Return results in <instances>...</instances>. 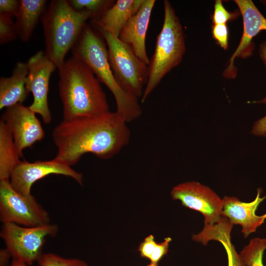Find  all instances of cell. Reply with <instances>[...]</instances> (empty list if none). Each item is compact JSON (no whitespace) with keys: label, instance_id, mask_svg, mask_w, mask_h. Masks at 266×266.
I'll list each match as a JSON object with an SVG mask.
<instances>
[{"label":"cell","instance_id":"obj_13","mask_svg":"<svg viewBox=\"0 0 266 266\" xmlns=\"http://www.w3.org/2000/svg\"><path fill=\"white\" fill-rule=\"evenodd\" d=\"M242 15L243 33L240 42L229 60L225 74L233 76V62L238 57L251 55L254 49L253 38L262 31H266V18L251 0H235Z\"/></svg>","mask_w":266,"mask_h":266},{"label":"cell","instance_id":"obj_29","mask_svg":"<svg viewBox=\"0 0 266 266\" xmlns=\"http://www.w3.org/2000/svg\"><path fill=\"white\" fill-rule=\"evenodd\" d=\"M157 243L153 235L150 234L146 237L138 247V251L140 257L149 259L153 249Z\"/></svg>","mask_w":266,"mask_h":266},{"label":"cell","instance_id":"obj_22","mask_svg":"<svg viewBox=\"0 0 266 266\" xmlns=\"http://www.w3.org/2000/svg\"><path fill=\"white\" fill-rule=\"evenodd\" d=\"M70 5L78 11L86 10L92 15V20H99L114 3L111 0H70Z\"/></svg>","mask_w":266,"mask_h":266},{"label":"cell","instance_id":"obj_14","mask_svg":"<svg viewBox=\"0 0 266 266\" xmlns=\"http://www.w3.org/2000/svg\"><path fill=\"white\" fill-rule=\"evenodd\" d=\"M261 189H258L255 199L250 202H242L233 196H225L222 199V215L227 217L233 225L241 226V233L244 238L255 232L266 219V213L261 216L256 214L258 206L266 199V196L261 198Z\"/></svg>","mask_w":266,"mask_h":266},{"label":"cell","instance_id":"obj_4","mask_svg":"<svg viewBox=\"0 0 266 266\" xmlns=\"http://www.w3.org/2000/svg\"><path fill=\"white\" fill-rule=\"evenodd\" d=\"M92 19L86 10L74 9L66 0H52L47 4L40 20L45 39L46 56L57 68L80 35L86 21Z\"/></svg>","mask_w":266,"mask_h":266},{"label":"cell","instance_id":"obj_9","mask_svg":"<svg viewBox=\"0 0 266 266\" xmlns=\"http://www.w3.org/2000/svg\"><path fill=\"white\" fill-rule=\"evenodd\" d=\"M27 64L28 73L26 88L29 93H32L33 98L29 107L41 117L45 124H48L52 120L48 103L49 80L57 67L43 51H39L31 56Z\"/></svg>","mask_w":266,"mask_h":266},{"label":"cell","instance_id":"obj_27","mask_svg":"<svg viewBox=\"0 0 266 266\" xmlns=\"http://www.w3.org/2000/svg\"><path fill=\"white\" fill-rule=\"evenodd\" d=\"M213 37L224 49L228 48L229 30L226 24L213 25L212 28Z\"/></svg>","mask_w":266,"mask_h":266},{"label":"cell","instance_id":"obj_1","mask_svg":"<svg viewBox=\"0 0 266 266\" xmlns=\"http://www.w3.org/2000/svg\"><path fill=\"white\" fill-rule=\"evenodd\" d=\"M127 123L117 111L63 120L52 132L58 150L55 159L71 166L86 153L111 158L129 142Z\"/></svg>","mask_w":266,"mask_h":266},{"label":"cell","instance_id":"obj_28","mask_svg":"<svg viewBox=\"0 0 266 266\" xmlns=\"http://www.w3.org/2000/svg\"><path fill=\"white\" fill-rule=\"evenodd\" d=\"M260 54L263 61L266 63V42L261 45ZM260 102L266 103V97ZM252 133L257 135L266 136V115L256 122Z\"/></svg>","mask_w":266,"mask_h":266},{"label":"cell","instance_id":"obj_6","mask_svg":"<svg viewBox=\"0 0 266 266\" xmlns=\"http://www.w3.org/2000/svg\"><path fill=\"white\" fill-rule=\"evenodd\" d=\"M92 26L107 45L109 62L116 80L128 93L138 99L148 77V65L135 54L132 47L105 30L96 20Z\"/></svg>","mask_w":266,"mask_h":266},{"label":"cell","instance_id":"obj_17","mask_svg":"<svg viewBox=\"0 0 266 266\" xmlns=\"http://www.w3.org/2000/svg\"><path fill=\"white\" fill-rule=\"evenodd\" d=\"M28 73L27 63L17 62L9 77L0 78V109L23 103L29 93L26 88Z\"/></svg>","mask_w":266,"mask_h":266},{"label":"cell","instance_id":"obj_10","mask_svg":"<svg viewBox=\"0 0 266 266\" xmlns=\"http://www.w3.org/2000/svg\"><path fill=\"white\" fill-rule=\"evenodd\" d=\"M170 196L183 206L201 213L204 225L216 224L223 216L222 199L209 187L198 182L179 184L172 189Z\"/></svg>","mask_w":266,"mask_h":266},{"label":"cell","instance_id":"obj_12","mask_svg":"<svg viewBox=\"0 0 266 266\" xmlns=\"http://www.w3.org/2000/svg\"><path fill=\"white\" fill-rule=\"evenodd\" d=\"M35 114L23 103L5 108L2 114L1 119L11 132L20 157L25 149L44 137V131Z\"/></svg>","mask_w":266,"mask_h":266},{"label":"cell","instance_id":"obj_18","mask_svg":"<svg viewBox=\"0 0 266 266\" xmlns=\"http://www.w3.org/2000/svg\"><path fill=\"white\" fill-rule=\"evenodd\" d=\"M47 5L46 0H20L14 23L17 36L22 41L30 40Z\"/></svg>","mask_w":266,"mask_h":266},{"label":"cell","instance_id":"obj_16","mask_svg":"<svg viewBox=\"0 0 266 266\" xmlns=\"http://www.w3.org/2000/svg\"><path fill=\"white\" fill-rule=\"evenodd\" d=\"M233 225L223 216L220 221L212 225H204L203 229L198 234L192 235V239L206 245L210 240L220 242L226 250L228 261V266H246L240 255L231 242V233Z\"/></svg>","mask_w":266,"mask_h":266},{"label":"cell","instance_id":"obj_3","mask_svg":"<svg viewBox=\"0 0 266 266\" xmlns=\"http://www.w3.org/2000/svg\"><path fill=\"white\" fill-rule=\"evenodd\" d=\"M94 28L86 24L71 49L72 55L82 60L100 82L113 94L116 111L127 122L138 118L142 111L138 99L126 91L115 77L111 69L105 42Z\"/></svg>","mask_w":266,"mask_h":266},{"label":"cell","instance_id":"obj_7","mask_svg":"<svg viewBox=\"0 0 266 266\" xmlns=\"http://www.w3.org/2000/svg\"><path fill=\"white\" fill-rule=\"evenodd\" d=\"M56 225L27 227L13 223L3 224L0 236L13 259L28 265L38 261L42 253L43 247L48 236L56 235Z\"/></svg>","mask_w":266,"mask_h":266},{"label":"cell","instance_id":"obj_26","mask_svg":"<svg viewBox=\"0 0 266 266\" xmlns=\"http://www.w3.org/2000/svg\"><path fill=\"white\" fill-rule=\"evenodd\" d=\"M171 240V237H167L163 242L156 244L149 258L150 263L147 266H159L160 261L168 252L169 243Z\"/></svg>","mask_w":266,"mask_h":266},{"label":"cell","instance_id":"obj_23","mask_svg":"<svg viewBox=\"0 0 266 266\" xmlns=\"http://www.w3.org/2000/svg\"><path fill=\"white\" fill-rule=\"evenodd\" d=\"M37 262L38 266H88L82 260L65 258L51 253L43 254Z\"/></svg>","mask_w":266,"mask_h":266},{"label":"cell","instance_id":"obj_8","mask_svg":"<svg viewBox=\"0 0 266 266\" xmlns=\"http://www.w3.org/2000/svg\"><path fill=\"white\" fill-rule=\"evenodd\" d=\"M0 220L27 227L48 225V212L32 195L23 196L11 186L9 179L0 180Z\"/></svg>","mask_w":266,"mask_h":266},{"label":"cell","instance_id":"obj_19","mask_svg":"<svg viewBox=\"0 0 266 266\" xmlns=\"http://www.w3.org/2000/svg\"><path fill=\"white\" fill-rule=\"evenodd\" d=\"M20 155L12 133L4 122L0 121V180L9 179L18 164Z\"/></svg>","mask_w":266,"mask_h":266},{"label":"cell","instance_id":"obj_11","mask_svg":"<svg viewBox=\"0 0 266 266\" xmlns=\"http://www.w3.org/2000/svg\"><path fill=\"white\" fill-rule=\"evenodd\" d=\"M51 174L70 177L78 184H83V174L68 166L54 159L49 161H36L28 162L20 161L13 170L9 178L12 188L19 194L31 195L33 184L36 181Z\"/></svg>","mask_w":266,"mask_h":266},{"label":"cell","instance_id":"obj_5","mask_svg":"<svg viewBox=\"0 0 266 266\" xmlns=\"http://www.w3.org/2000/svg\"><path fill=\"white\" fill-rule=\"evenodd\" d=\"M164 18L148 65V77L141 101L144 102L163 77L181 62L185 52L181 24L168 0L164 1Z\"/></svg>","mask_w":266,"mask_h":266},{"label":"cell","instance_id":"obj_2","mask_svg":"<svg viewBox=\"0 0 266 266\" xmlns=\"http://www.w3.org/2000/svg\"><path fill=\"white\" fill-rule=\"evenodd\" d=\"M58 69L63 120L99 115L109 111L100 81L82 60L72 55Z\"/></svg>","mask_w":266,"mask_h":266},{"label":"cell","instance_id":"obj_25","mask_svg":"<svg viewBox=\"0 0 266 266\" xmlns=\"http://www.w3.org/2000/svg\"><path fill=\"white\" fill-rule=\"evenodd\" d=\"M238 14L237 12L228 11L224 6L221 0H216L212 15L213 24H226L228 21L236 18Z\"/></svg>","mask_w":266,"mask_h":266},{"label":"cell","instance_id":"obj_21","mask_svg":"<svg viewBox=\"0 0 266 266\" xmlns=\"http://www.w3.org/2000/svg\"><path fill=\"white\" fill-rule=\"evenodd\" d=\"M266 250V239L259 237L250 240L239 253L246 266H264L263 258Z\"/></svg>","mask_w":266,"mask_h":266},{"label":"cell","instance_id":"obj_30","mask_svg":"<svg viewBox=\"0 0 266 266\" xmlns=\"http://www.w3.org/2000/svg\"><path fill=\"white\" fill-rule=\"evenodd\" d=\"M20 6V0H0V13L15 17Z\"/></svg>","mask_w":266,"mask_h":266},{"label":"cell","instance_id":"obj_20","mask_svg":"<svg viewBox=\"0 0 266 266\" xmlns=\"http://www.w3.org/2000/svg\"><path fill=\"white\" fill-rule=\"evenodd\" d=\"M133 0H118L97 20L105 30L119 37L129 20L134 15Z\"/></svg>","mask_w":266,"mask_h":266},{"label":"cell","instance_id":"obj_15","mask_svg":"<svg viewBox=\"0 0 266 266\" xmlns=\"http://www.w3.org/2000/svg\"><path fill=\"white\" fill-rule=\"evenodd\" d=\"M155 0H144L138 11L129 20L122 30L119 38L129 44L135 54L149 65L145 38Z\"/></svg>","mask_w":266,"mask_h":266},{"label":"cell","instance_id":"obj_31","mask_svg":"<svg viewBox=\"0 0 266 266\" xmlns=\"http://www.w3.org/2000/svg\"><path fill=\"white\" fill-rule=\"evenodd\" d=\"M11 257L12 256L7 248L1 249L0 252V266H7Z\"/></svg>","mask_w":266,"mask_h":266},{"label":"cell","instance_id":"obj_24","mask_svg":"<svg viewBox=\"0 0 266 266\" xmlns=\"http://www.w3.org/2000/svg\"><path fill=\"white\" fill-rule=\"evenodd\" d=\"M12 17L0 13V43L4 44L15 40L17 34Z\"/></svg>","mask_w":266,"mask_h":266},{"label":"cell","instance_id":"obj_32","mask_svg":"<svg viewBox=\"0 0 266 266\" xmlns=\"http://www.w3.org/2000/svg\"><path fill=\"white\" fill-rule=\"evenodd\" d=\"M10 266H28V265L17 259H13Z\"/></svg>","mask_w":266,"mask_h":266}]
</instances>
